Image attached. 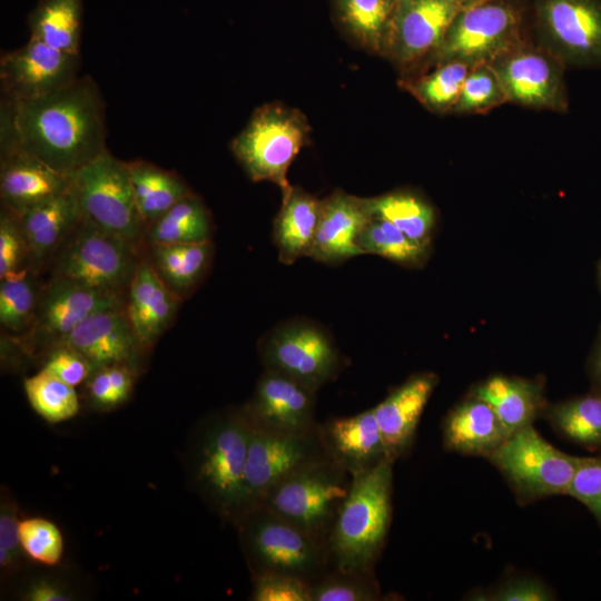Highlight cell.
Wrapping results in <instances>:
<instances>
[{
	"instance_id": "6",
	"label": "cell",
	"mask_w": 601,
	"mask_h": 601,
	"mask_svg": "<svg viewBox=\"0 0 601 601\" xmlns=\"http://www.w3.org/2000/svg\"><path fill=\"white\" fill-rule=\"evenodd\" d=\"M237 525L253 575L283 573L312 583L329 570L326 544L263 506Z\"/></svg>"
},
{
	"instance_id": "30",
	"label": "cell",
	"mask_w": 601,
	"mask_h": 601,
	"mask_svg": "<svg viewBox=\"0 0 601 601\" xmlns=\"http://www.w3.org/2000/svg\"><path fill=\"white\" fill-rule=\"evenodd\" d=\"M471 69L472 66L459 60L436 62L412 75L402 76L398 86L428 111L453 114Z\"/></svg>"
},
{
	"instance_id": "10",
	"label": "cell",
	"mask_w": 601,
	"mask_h": 601,
	"mask_svg": "<svg viewBox=\"0 0 601 601\" xmlns=\"http://www.w3.org/2000/svg\"><path fill=\"white\" fill-rule=\"evenodd\" d=\"M265 370L287 375L317 392L334 381L343 357L331 335L316 323L297 318L282 323L259 343Z\"/></svg>"
},
{
	"instance_id": "11",
	"label": "cell",
	"mask_w": 601,
	"mask_h": 601,
	"mask_svg": "<svg viewBox=\"0 0 601 601\" xmlns=\"http://www.w3.org/2000/svg\"><path fill=\"white\" fill-rule=\"evenodd\" d=\"M135 246L82 217L59 255L55 277L118 292L137 266Z\"/></svg>"
},
{
	"instance_id": "25",
	"label": "cell",
	"mask_w": 601,
	"mask_h": 601,
	"mask_svg": "<svg viewBox=\"0 0 601 601\" xmlns=\"http://www.w3.org/2000/svg\"><path fill=\"white\" fill-rule=\"evenodd\" d=\"M70 184V177L24 152L1 156V200L14 215L67 190Z\"/></svg>"
},
{
	"instance_id": "29",
	"label": "cell",
	"mask_w": 601,
	"mask_h": 601,
	"mask_svg": "<svg viewBox=\"0 0 601 601\" xmlns=\"http://www.w3.org/2000/svg\"><path fill=\"white\" fill-rule=\"evenodd\" d=\"M397 0H332L336 24L354 45L384 56L385 42Z\"/></svg>"
},
{
	"instance_id": "7",
	"label": "cell",
	"mask_w": 601,
	"mask_h": 601,
	"mask_svg": "<svg viewBox=\"0 0 601 601\" xmlns=\"http://www.w3.org/2000/svg\"><path fill=\"white\" fill-rule=\"evenodd\" d=\"M526 41L522 7L515 0H490L456 13L427 66L446 60L491 65Z\"/></svg>"
},
{
	"instance_id": "44",
	"label": "cell",
	"mask_w": 601,
	"mask_h": 601,
	"mask_svg": "<svg viewBox=\"0 0 601 601\" xmlns=\"http://www.w3.org/2000/svg\"><path fill=\"white\" fill-rule=\"evenodd\" d=\"M254 601H311V583L295 575L260 573L253 575Z\"/></svg>"
},
{
	"instance_id": "21",
	"label": "cell",
	"mask_w": 601,
	"mask_h": 601,
	"mask_svg": "<svg viewBox=\"0 0 601 601\" xmlns=\"http://www.w3.org/2000/svg\"><path fill=\"white\" fill-rule=\"evenodd\" d=\"M122 307L118 292L85 286L55 277L39 309V329L58 343L91 315Z\"/></svg>"
},
{
	"instance_id": "33",
	"label": "cell",
	"mask_w": 601,
	"mask_h": 601,
	"mask_svg": "<svg viewBox=\"0 0 601 601\" xmlns=\"http://www.w3.org/2000/svg\"><path fill=\"white\" fill-rule=\"evenodd\" d=\"M131 185L140 216L151 224L191 191L174 173L152 164L128 162Z\"/></svg>"
},
{
	"instance_id": "27",
	"label": "cell",
	"mask_w": 601,
	"mask_h": 601,
	"mask_svg": "<svg viewBox=\"0 0 601 601\" xmlns=\"http://www.w3.org/2000/svg\"><path fill=\"white\" fill-rule=\"evenodd\" d=\"M14 216L26 248L36 262L50 255L82 218L71 184L67 190Z\"/></svg>"
},
{
	"instance_id": "50",
	"label": "cell",
	"mask_w": 601,
	"mask_h": 601,
	"mask_svg": "<svg viewBox=\"0 0 601 601\" xmlns=\"http://www.w3.org/2000/svg\"><path fill=\"white\" fill-rule=\"evenodd\" d=\"M24 600L30 601H66L70 594L57 581L38 579L30 583L23 593Z\"/></svg>"
},
{
	"instance_id": "5",
	"label": "cell",
	"mask_w": 601,
	"mask_h": 601,
	"mask_svg": "<svg viewBox=\"0 0 601 601\" xmlns=\"http://www.w3.org/2000/svg\"><path fill=\"white\" fill-rule=\"evenodd\" d=\"M352 477L331 459L322 460L280 481L256 506L267 509L327 545Z\"/></svg>"
},
{
	"instance_id": "52",
	"label": "cell",
	"mask_w": 601,
	"mask_h": 601,
	"mask_svg": "<svg viewBox=\"0 0 601 601\" xmlns=\"http://www.w3.org/2000/svg\"><path fill=\"white\" fill-rule=\"evenodd\" d=\"M460 10L469 9L490 0H447Z\"/></svg>"
},
{
	"instance_id": "47",
	"label": "cell",
	"mask_w": 601,
	"mask_h": 601,
	"mask_svg": "<svg viewBox=\"0 0 601 601\" xmlns=\"http://www.w3.org/2000/svg\"><path fill=\"white\" fill-rule=\"evenodd\" d=\"M475 600L490 601H550L554 594L542 581L533 578H514L500 583L487 593H479Z\"/></svg>"
},
{
	"instance_id": "51",
	"label": "cell",
	"mask_w": 601,
	"mask_h": 601,
	"mask_svg": "<svg viewBox=\"0 0 601 601\" xmlns=\"http://www.w3.org/2000/svg\"><path fill=\"white\" fill-rule=\"evenodd\" d=\"M588 368L593 391L601 394V327L591 351Z\"/></svg>"
},
{
	"instance_id": "23",
	"label": "cell",
	"mask_w": 601,
	"mask_h": 601,
	"mask_svg": "<svg viewBox=\"0 0 601 601\" xmlns=\"http://www.w3.org/2000/svg\"><path fill=\"white\" fill-rule=\"evenodd\" d=\"M179 299L150 260L137 264L129 282L126 314L142 346L152 345L171 324Z\"/></svg>"
},
{
	"instance_id": "32",
	"label": "cell",
	"mask_w": 601,
	"mask_h": 601,
	"mask_svg": "<svg viewBox=\"0 0 601 601\" xmlns=\"http://www.w3.org/2000/svg\"><path fill=\"white\" fill-rule=\"evenodd\" d=\"M365 204L372 216L387 220L414 242L432 246L436 211L421 195L394 190L365 198Z\"/></svg>"
},
{
	"instance_id": "37",
	"label": "cell",
	"mask_w": 601,
	"mask_h": 601,
	"mask_svg": "<svg viewBox=\"0 0 601 601\" xmlns=\"http://www.w3.org/2000/svg\"><path fill=\"white\" fill-rule=\"evenodd\" d=\"M356 244L363 255L373 254L401 266L417 268L427 262L430 246L421 245L380 217L368 218Z\"/></svg>"
},
{
	"instance_id": "39",
	"label": "cell",
	"mask_w": 601,
	"mask_h": 601,
	"mask_svg": "<svg viewBox=\"0 0 601 601\" xmlns=\"http://www.w3.org/2000/svg\"><path fill=\"white\" fill-rule=\"evenodd\" d=\"M509 102L499 76L491 65H477L469 71L453 114L482 115Z\"/></svg>"
},
{
	"instance_id": "49",
	"label": "cell",
	"mask_w": 601,
	"mask_h": 601,
	"mask_svg": "<svg viewBox=\"0 0 601 601\" xmlns=\"http://www.w3.org/2000/svg\"><path fill=\"white\" fill-rule=\"evenodd\" d=\"M19 523L16 505L2 500L0 510V566L2 570L12 568L20 558L22 548Z\"/></svg>"
},
{
	"instance_id": "4",
	"label": "cell",
	"mask_w": 601,
	"mask_h": 601,
	"mask_svg": "<svg viewBox=\"0 0 601 601\" xmlns=\"http://www.w3.org/2000/svg\"><path fill=\"white\" fill-rule=\"evenodd\" d=\"M311 126L299 110L282 102L256 108L230 149L253 181L274 183L282 197L290 189L287 171L311 141Z\"/></svg>"
},
{
	"instance_id": "13",
	"label": "cell",
	"mask_w": 601,
	"mask_h": 601,
	"mask_svg": "<svg viewBox=\"0 0 601 601\" xmlns=\"http://www.w3.org/2000/svg\"><path fill=\"white\" fill-rule=\"evenodd\" d=\"M326 459L329 457L321 437L319 424L308 431L292 433L269 431L249 423L245 472L249 510L280 481Z\"/></svg>"
},
{
	"instance_id": "28",
	"label": "cell",
	"mask_w": 601,
	"mask_h": 601,
	"mask_svg": "<svg viewBox=\"0 0 601 601\" xmlns=\"http://www.w3.org/2000/svg\"><path fill=\"white\" fill-rule=\"evenodd\" d=\"M322 199L298 186L282 197V206L274 219L273 242L279 260L292 265L300 257H309L319 220Z\"/></svg>"
},
{
	"instance_id": "19",
	"label": "cell",
	"mask_w": 601,
	"mask_h": 601,
	"mask_svg": "<svg viewBox=\"0 0 601 601\" xmlns=\"http://www.w3.org/2000/svg\"><path fill=\"white\" fill-rule=\"evenodd\" d=\"M59 343L82 354L93 370L115 364L132 366L142 346L122 307L91 315Z\"/></svg>"
},
{
	"instance_id": "20",
	"label": "cell",
	"mask_w": 601,
	"mask_h": 601,
	"mask_svg": "<svg viewBox=\"0 0 601 601\" xmlns=\"http://www.w3.org/2000/svg\"><path fill=\"white\" fill-rule=\"evenodd\" d=\"M371 217L365 198L335 190L322 199L309 257L335 265L363 255L356 239Z\"/></svg>"
},
{
	"instance_id": "18",
	"label": "cell",
	"mask_w": 601,
	"mask_h": 601,
	"mask_svg": "<svg viewBox=\"0 0 601 601\" xmlns=\"http://www.w3.org/2000/svg\"><path fill=\"white\" fill-rule=\"evenodd\" d=\"M437 383L435 373L413 374L373 407L387 459L393 463L412 446L421 416Z\"/></svg>"
},
{
	"instance_id": "46",
	"label": "cell",
	"mask_w": 601,
	"mask_h": 601,
	"mask_svg": "<svg viewBox=\"0 0 601 601\" xmlns=\"http://www.w3.org/2000/svg\"><path fill=\"white\" fill-rule=\"evenodd\" d=\"M43 368L73 387L88 380L93 371L82 354L63 343L50 353Z\"/></svg>"
},
{
	"instance_id": "48",
	"label": "cell",
	"mask_w": 601,
	"mask_h": 601,
	"mask_svg": "<svg viewBox=\"0 0 601 601\" xmlns=\"http://www.w3.org/2000/svg\"><path fill=\"white\" fill-rule=\"evenodd\" d=\"M26 244L17 217L6 209L0 217V278L19 266Z\"/></svg>"
},
{
	"instance_id": "42",
	"label": "cell",
	"mask_w": 601,
	"mask_h": 601,
	"mask_svg": "<svg viewBox=\"0 0 601 601\" xmlns=\"http://www.w3.org/2000/svg\"><path fill=\"white\" fill-rule=\"evenodd\" d=\"M22 551L35 562L56 565L63 554V540L59 529L42 518H28L19 523Z\"/></svg>"
},
{
	"instance_id": "15",
	"label": "cell",
	"mask_w": 601,
	"mask_h": 601,
	"mask_svg": "<svg viewBox=\"0 0 601 601\" xmlns=\"http://www.w3.org/2000/svg\"><path fill=\"white\" fill-rule=\"evenodd\" d=\"M509 102L539 110L566 112L565 65L529 40L491 63Z\"/></svg>"
},
{
	"instance_id": "26",
	"label": "cell",
	"mask_w": 601,
	"mask_h": 601,
	"mask_svg": "<svg viewBox=\"0 0 601 601\" xmlns=\"http://www.w3.org/2000/svg\"><path fill=\"white\" fill-rule=\"evenodd\" d=\"M470 395L486 402L511 433L543 415L548 405L541 381L495 374L476 383Z\"/></svg>"
},
{
	"instance_id": "36",
	"label": "cell",
	"mask_w": 601,
	"mask_h": 601,
	"mask_svg": "<svg viewBox=\"0 0 601 601\" xmlns=\"http://www.w3.org/2000/svg\"><path fill=\"white\" fill-rule=\"evenodd\" d=\"M209 213L199 197L188 194L150 224L148 242L154 244H189L210 240Z\"/></svg>"
},
{
	"instance_id": "38",
	"label": "cell",
	"mask_w": 601,
	"mask_h": 601,
	"mask_svg": "<svg viewBox=\"0 0 601 601\" xmlns=\"http://www.w3.org/2000/svg\"><path fill=\"white\" fill-rule=\"evenodd\" d=\"M23 387L31 407L47 422L59 423L78 413L79 400L75 387L45 368L26 378Z\"/></svg>"
},
{
	"instance_id": "16",
	"label": "cell",
	"mask_w": 601,
	"mask_h": 601,
	"mask_svg": "<svg viewBox=\"0 0 601 601\" xmlns=\"http://www.w3.org/2000/svg\"><path fill=\"white\" fill-rule=\"evenodd\" d=\"M78 70L79 56L29 39L1 57V90L12 101L39 98L77 79Z\"/></svg>"
},
{
	"instance_id": "3",
	"label": "cell",
	"mask_w": 601,
	"mask_h": 601,
	"mask_svg": "<svg viewBox=\"0 0 601 601\" xmlns=\"http://www.w3.org/2000/svg\"><path fill=\"white\" fill-rule=\"evenodd\" d=\"M249 423L244 412L211 417L201 428L194 452V481L219 515L235 522L249 511L246 461Z\"/></svg>"
},
{
	"instance_id": "40",
	"label": "cell",
	"mask_w": 601,
	"mask_h": 601,
	"mask_svg": "<svg viewBox=\"0 0 601 601\" xmlns=\"http://www.w3.org/2000/svg\"><path fill=\"white\" fill-rule=\"evenodd\" d=\"M378 597L373 571L346 573L329 569L311 583V601H373Z\"/></svg>"
},
{
	"instance_id": "24",
	"label": "cell",
	"mask_w": 601,
	"mask_h": 601,
	"mask_svg": "<svg viewBox=\"0 0 601 601\" xmlns=\"http://www.w3.org/2000/svg\"><path fill=\"white\" fill-rule=\"evenodd\" d=\"M509 435L492 407L470 394L449 411L442 423L444 449L462 455L487 459Z\"/></svg>"
},
{
	"instance_id": "22",
	"label": "cell",
	"mask_w": 601,
	"mask_h": 601,
	"mask_svg": "<svg viewBox=\"0 0 601 601\" xmlns=\"http://www.w3.org/2000/svg\"><path fill=\"white\" fill-rule=\"evenodd\" d=\"M328 457L348 473H361L388 460L374 410L319 424Z\"/></svg>"
},
{
	"instance_id": "2",
	"label": "cell",
	"mask_w": 601,
	"mask_h": 601,
	"mask_svg": "<svg viewBox=\"0 0 601 601\" xmlns=\"http://www.w3.org/2000/svg\"><path fill=\"white\" fill-rule=\"evenodd\" d=\"M393 462L354 474L327 542L329 569L368 572L377 561L392 520Z\"/></svg>"
},
{
	"instance_id": "14",
	"label": "cell",
	"mask_w": 601,
	"mask_h": 601,
	"mask_svg": "<svg viewBox=\"0 0 601 601\" xmlns=\"http://www.w3.org/2000/svg\"><path fill=\"white\" fill-rule=\"evenodd\" d=\"M460 11L447 0H397L384 56L408 76L425 68Z\"/></svg>"
},
{
	"instance_id": "12",
	"label": "cell",
	"mask_w": 601,
	"mask_h": 601,
	"mask_svg": "<svg viewBox=\"0 0 601 601\" xmlns=\"http://www.w3.org/2000/svg\"><path fill=\"white\" fill-rule=\"evenodd\" d=\"M538 45L564 65L601 67V0H533Z\"/></svg>"
},
{
	"instance_id": "17",
	"label": "cell",
	"mask_w": 601,
	"mask_h": 601,
	"mask_svg": "<svg viewBox=\"0 0 601 601\" xmlns=\"http://www.w3.org/2000/svg\"><path fill=\"white\" fill-rule=\"evenodd\" d=\"M315 395V391L294 378L265 370L242 411L255 426L276 432H304L318 424Z\"/></svg>"
},
{
	"instance_id": "35",
	"label": "cell",
	"mask_w": 601,
	"mask_h": 601,
	"mask_svg": "<svg viewBox=\"0 0 601 601\" xmlns=\"http://www.w3.org/2000/svg\"><path fill=\"white\" fill-rule=\"evenodd\" d=\"M211 244H154L150 262L164 280L176 294L190 289L205 273L210 258Z\"/></svg>"
},
{
	"instance_id": "34",
	"label": "cell",
	"mask_w": 601,
	"mask_h": 601,
	"mask_svg": "<svg viewBox=\"0 0 601 601\" xmlns=\"http://www.w3.org/2000/svg\"><path fill=\"white\" fill-rule=\"evenodd\" d=\"M563 437L587 449L601 447V394L571 397L546 405L542 415Z\"/></svg>"
},
{
	"instance_id": "8",
	"label": "cell",
	"mask_w": 601,
	"mask_h": 601,
	"mask_svg": "<svg viewBox=\"0 0 601 601\" xmlns=\"http://www.w3.org/2000/svg\"><path fill=\"white\" fill-rule=\"evenodd\" d=\"M522 503L568 495L581 457L544 440L533 425L511 433L487 457Z\"/></svg>"
},
{
	"instance_id": "45",
	"label": "cell",
	"mask_w": 601,
	"mask_h": 601,
	"mask_svg": "<svg viewBox=\"0 0 601 601\" xmlns=\"http://www.w3.org/2000/svg\"><path fill=\"white\" fill-rule=\"evenodd\" d=\"M568 495L587 506L601 525V457H581Z\"/></svg>"
},
{
	"instance_id": "41",
	"label": "cell",
	"mask_w": 601,
	"mask_h": 601,
	"mask_svg": "<svg viewBox=\"0 0 601 601\" xmlns=\"http://www.w3.org/2000/svg\"><path fill=\"white\" fill-rule=\"evenodd\" d=\"M36 305V294L26 269H14L0 282V322L12 331L23 329Z\"/></svg>"
},
{
	"instance_id": "1",
	"label": "cell",
	"mask_w": 601,
	"mask_h": 601,
	"mask_svg": "<svg viewBox=\"0 0 601 601\" xmlns=\"http://www.w3.org/2000/svg\"><path fill=\"white\" fill-rule=\"evenodd\" d=\"M105 107L89 76L1 105V155L21 151L70 177L106 150Z\"/></svg>"
},
{
	"instance_id": "53",
	"label": "cell",
	"mask_w": 601,
	"mask_h": 601,
	"mask_svg": "<svg viewBox=\"0 0 601 601\" xmlns=\"http://www.w3.org/2000/svg\"><path fill=\"white\" fill-rule=\"evenodd\" d=\"M598 283H599V287H600V290H601V259L598 264Z\"/></svg>"
},
{
	"instance_id": "31",
	"label": "cell",
	"mask_w": 601,
	"mask_h": 601,
	"mask_svg": "<svg viewBox=\"0 0 601 601\" xmlns=\"http://www.w3.org/2000/svg\"><path fill=\"white\" fill-rule=\"evenodd\" d=\"M83 0H40L28 18L30 38L79 56Z\"/></svg>"
},
{
	"instance_id": "43",
	"label": "cell",
	"mask_w": 601,
	"mask_h": 601,
	"mask_svg": "<svg viewBox=\"0 0 601 601\" xmlns=\"http://www.w3.org/2000/svg\"><path fill=\"white\" fill-rule=\"evenodd\" d=\"M132 386V366L126 364L96 368L88 378L90 400L100 408H114L126 402Z\"/></svg>"
},
{
	"instance_id": "9",
	"label": "cell",
	"mask_w": 601,
	"mask_h": 601,
	"mask_svg": "<svg viewBox=\"0 0 601 601\" xmlns=\"http://www.w3.org/2000/svg\"><path fill=\"white\" fill-rule=\"evenodd\" d=\"M82 217L137 244L146 225L140 216L128 162L107 149L70 176Z\"/></svg>"
}]
</instances>
